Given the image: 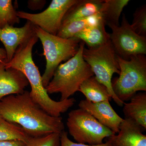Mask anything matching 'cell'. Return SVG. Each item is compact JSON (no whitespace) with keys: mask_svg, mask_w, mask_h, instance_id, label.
<instances>
[{"mask_svg":"<svg viewBox=\"0 0 146 146\" xmlns=\"http://www.w3.org/2000/svg\"><path fill=\"white\" fill-rule=\"evenodd\" d=\"M66 125L70 135L80 143L100 145L105 138L116 134L80 108L69 112Z\"/></svg>","mask_w":146,"mask_h":146,"instance_id":"obj_7","label":"cell"},{"mask_svg":"<svg viewBox=\"0 0 146 146\" xmlns=\"http://www.w3.org/2000/svg\"><path fill=\"white\" fill-rule=\"evenodd\" d=\"M120 72L112 79V89L123 102L129 101L140 91H146V57L138 55L125 60L117 55Z\"/></svg>","mask_w":146,"mask_h":146,"instance_id":"obj_4","label":"cell"},{"mask_svg":"<svg viewBox=\"0 0 146 146\" xmlns=\"http://www.w3.org/2000/svg\"><path fill=\"white\" fill-rule=\"evenodd\" d=\"M111 146H146L143 128L130 119H123L117 134L108 138Z\"/></svg>","mask_w":146,"mask_h":146,"instance_id":"obj_13","label":"cell"},{"mask_svg":"<svg viewBox=\"0 0 146 146\" xmlns=\"http://www.w3.org/2000/svg\"><path fill=\"white\" fill-rule=\"evenodd\" d=\"M60 134L54 133L41 137H30L26 146H60Z\"/></svg>","mask_w":146,"mask_h":146,"instance_id":"obj_23","label":"cell"},{"mask_svg":"<svg viewBox=\"0 0 146 146\" xmlns=\"http://www.w3.org/2000/svg\"><path fill=\"white\" fill-rule=\"evenodd\" d=\"M34 26L31 22L27 21L25 25L21 27L7 26L0 29V41L4 46L6 53V63L11 60L20 45L35 34Z\"/></svg>","mask_w":146,"mask_h":146,"instance_id":"obj_11","label":"cell"},{"mask_svg":"<svg viewBox=\"0 0 146 146\" xmlns=\"http://www.w3.org/2000/svg\"><path fill=\"white\" fill-rule=\"evenodd\" d=\"M7 63V55L5 50L3 48H0V63Z\"/></svg>","mask_w":146,"mask_h":146,"instance_id":"obj_27","label":"cell"},{"mask_svg":"<svg viewBox=\"0 0 146 146\" xmlns=\"http://www.w3.org/2000/svg\"><path fill=\"white\" fill-rule=\"evenodd\" d=\"M78 0H52L46 9L40 13L17 11L20 18L25 19L50 34L57 35L64 16Z\"/></svg>","mask_w":146,"mask_h":146,"instance_id":"obj_9","label":"cell"},{"mask_svg":"<svg viewBox=\"0 0 146 146\" xmlns=\"http://www.w3.org/2000/svg\"><path fill=\"white\" fill-rule=\"evenodd\" d=\"M84 46L85 44L81 41L77 53L65 63L58 65L45 88L48 94L60 93V100L68 99L78 91L84 82L94 76L83 57Z\"/></svg>","mask_w":146,"mask_h":146,"instance_id":"obj_3","label":"cell"},{"mask_svg":"<svg viewBox=\"0 0 146 146\" xmlns=\"http://www.w3.org/2000/svg\"><path fill=\"white\" fill-rule=\"evenodd\" d=\"M34 29L42 42L43 55L46 58V69L42 76V82L46 88L60 63L69 60L77 53L81 41L76 37L61 38L50 34L36 26L35 25Z\"/></svg>","mask_w":146,"mask_h":146,"instance_id":"obj_5","label":"cell"},{"mask_svg":"<svg viewBox=\"0 0 146 146\" xmlns=\"http://www.w3.org/2000/svg\"><path fill=\"white\" fill-rule=\"evenodd\" d=\"M103 23H105L104 21L101 14L99 12L86 18L73 20L62 24L56 35L64 39L73 38L85 29Z\"/></svg>","mask_w":146,"mask_h":146,"instance_id":"obj_15","label":"cell"},{"mask_svg":"<svg viewBox=\"0 0 146 146\" xmlns=\"http://www.w3.org/2000/svg\"><path fill=\"white\" fill-rule=\"evenodd\" d=\"M78 106L116 134L119 132L123 119L115 112L108 101L93 103L86 99L83 100L80 102Z\"/></svg>","mask_w":146,"mask_h":146,"instance_id":"obj_10","label":"cell"},{"mask_svg":"<svg viewBox=\"0 0 146 146\" xmlns=\"http://www.w3.org/2000/svg\"><path fill=\"white\" fill-rule=\"evenodd\" d=\"M26 142L23 141H0V146H26Z\"/></svg>","mask_w":146,"mask_h":146,"instance_id":"obj_26","label":"cell"},{"mask_svg":"<svg viewBox=\"0 0 146 146\" xmlns=\"http://www.w3.org/2000/svg\"><path fill=\"white\" fill-rule=\"evenodd\" d=\"M0 63V100L5 97L23 94L29 85L25 75L18 70L6 68Z\"/></svg>","mask_w":146,"mask_h":146,"instance_id":"obj_12","label":"cell"},{"mask_svg":"<svg viewBox=\"0 0 146 146\" xmlns=\"http://www.w3.org/2000/svg\"><path fill=\"white\" fill-rule=\"evenodd\" d=\"M29 138L21 127L0 116V141H20L27 143Z\"/></svg>","mask_w":146,"mask_h":146,"instance_id":"obj_20","label":"cell"},{"mask_svg":"<svg viewBox=\"0 0 146 146\" xmlns=\"http://www.w3.org/2000/svg\"><path fill=\"white\" fill-rule=\"evenodd\" d=\"M60 146H111L110 142L108 139L106 143L97 145H89L88 144L74 143L70 140L68 136V133L65 130L60 134Z\"/></svg>","mask_w":146,"mask_h":146,"instance_id":"obj_24","label":"cell"},{"mask_svg":"<svg viewBox=\"0 0 146 146\" xmlns=\"http://www.w3.org/2000/svg\"><path fill=\"white\" fill-rule=\"evenodd\" d=\"M106 25L105 23H103L95 26L89 27L77 34L74 37L86 44L88 48L99 46L110 40V33L106 30Z\"/></svg>","mask_w":146,"mask_h":146,"instance_id":"obj_18","label":"cell"},{"mask_svg":"<svg viewBox=\"0 0 146 146\" xmlns=\"http://www.w3.org/2000/svg\"><path fill=\"white\" fill-rule=\"evenodd\" d=\"M78 91L84 95L86 100L91 102H110L112 99L107 88L98 81L94 76L84 82Z\"/></svg>","mask_w":146,"mask_h":146,"instance_id":"obj_17","label":"cell"},{"mask_svg":"<svg viewBox=\"0 0 146 146\" xmlns=\"http://www.w3.org/2000/svg\"><path fill=\"white\" fill-rule=\"evenodd\" d=\"M129 101L123 105L125 119L131 120L146 130V92L136 93Z\"/></svg>","mask_w":146,"mask_h":146,"instance_id":"obj_14","label":"cell"},{"mask_svg":"<svg viewBox=\"0 0 146 146\" xmlns=\"http://www.w3.org/2000/svg\"><path fill=\"white\" fill-rule=\"evenodd\" d=\"M0 116L21 127L30 137L61 133L65 129L62 118L48 114L33 101L28 91L1 100Z\"/></svg>","mask_w":146,"mask_h":146,"instance_id":"obj_1","label":"cell"},{"mask_svg":"<svg viewBox=\"0 0 146 146\" xmlns=\"http://www.w3.org/2000/svg\"><path fill=\"white\" fill-rule=\"evenodd\" d=\"M131 25L136 33L146 37V5L136 9L133 13V20Z\"/></svg>","mask_w":146,"mask_h":146,"instance_id":"obj_22","label":"cell"},{"mask_svg":"<svg viewBox=\"0 0 146 146\" xmlns=\"http://www.w3.org/2000/svg\"><path fill=\"white\" fill-rule=\"evenodd\" d=\"M20 18L12 4L11 0H0V29L7 26H13L19 24Z\"/></svg>","mask_w":146,"mask_h":146,"instance_id":"obj_21","label":"cell"},{"mask_svg":"<svg viewBox=\"0 0 146 146\" xmlns=\"http://www.w3.org/2000/svg\"><path fill=\"white\" fill-rule=\"evenodd\" d=\"M38 39L35 34L20 45L11 60L5 63V67L14 68L22 72L31 86V91L29 93L33 101L49 115L60 117L61 114L72 107L76 100L74 98H70L56 101L50 98L43 85L39 69L33 59V48Z\"/></svg>","mask_w":146,"mask_h":146,"instance_id":"obj_2","label":"cell"},{"mask_svg":"<svg viewBox=\"0 0 146 146\" xmlns=\"http://www.w3.org/2000/svg\"><path fill=\"white\" fill-rule=\"evenodd\" d=\"M82 55L97 80L107 88L115 103L123 106L125 102L118 98L112 88L113 74H119L120 71L117 54L110 40L99 46L86 48L84 47Z\"/></svg>","mask_w":146,"mask_h":146,"instance_id":"obj_6","label":"cell"},{"mask_svg":"<svg viewBox=\"0 0 146 146\" xmlns=\"http://www.w3.org/2000/svg\"><path fill=\"white\" fill-rule=\"evenodd\" d=\"M110 40L116 54L125 60L138 55L146 54V37L135 32L123 13L119 26L109 27Z\"/></svg>","mask_w":146,"mask_h":146,"instance_id":"obj_8","label":"cell"},{"mask_svg":"<svg viewBox=\"0 0 146 146\" xmlns=\"http://www.w3.org/2000/svg\"><path fill=\"white\" fill-rule=\"evenodd\" d=\"M46 1L45 0H31L28 1V7L33 10L42 9Z\"/></svg>","mask_w":146,"mask_h":146,"instance_id":"obj_25","label":"cell"},{"mask_svg":"<svg viewBox=\"0 0 146 146\" xmlns=\"http://www.w3.org/2000/svg\"><path fill=\"white\" fill-rule=\"evenodd\" d=\"M129 0H104L100 13L106 25L108 27L119 26V18L124 8Z\"/></svg>","mask_w":146,"mask_h":146,"instance_id":"obj_19","label":"cell"},{"mask_svg":"<svg viewBox=\"0 0 146 146\" xmlns=\"http://www.w3.org/2000/svg\"><path fill=\"white\" fill-rule=\"evenodd\" d=\"M104 0H78L68 10L62 24L92 16L100 12Z\"/></svg>","mask_w":146,"mask_h":146,"instance_id":"obj_16","label":"cell"}]
</instances>
